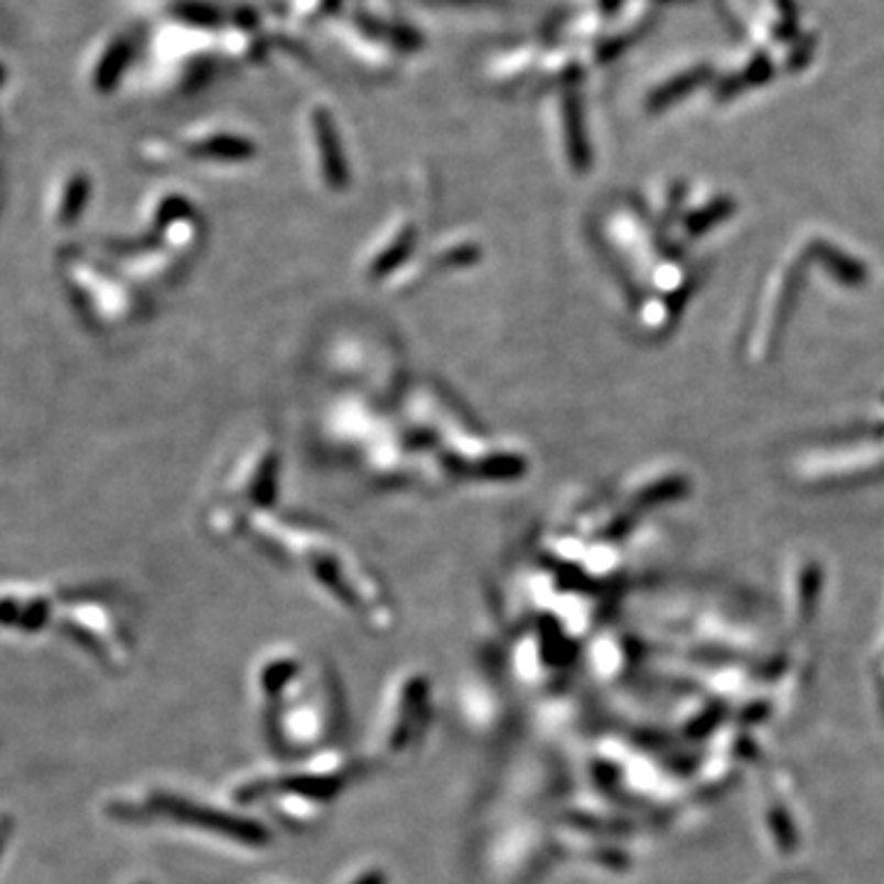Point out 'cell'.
<instances>
[{"label": "cell", "mask_w": 884, "mask_h": 884, "mask_svg": "<svg viewBox=\"0 0 884 884\" xmlns=\"http://www.w3.org/2000/svg\"><path fill=\"white\" fill-rule=\"evenodd\" d=\"M278 489V450L268 442H256L239 460L224 482V497L217 504L219 513L241 511V507H266Z\"/></svg>", "instance_id": "1"}]
</instances>
